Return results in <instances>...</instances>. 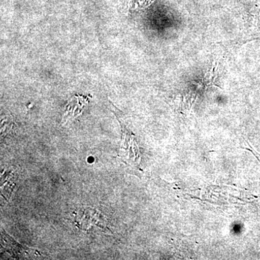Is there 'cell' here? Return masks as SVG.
<instances>
[{
	"mask_svg": "<svg viewBox=\"0 0 260 260\" xmlns=\"http://www.w3.org/2000/svg\"><path fill=\"white\" fill-rule=\"evenodd\" d=\"M121 124L122 132V140H121V149L120 157L124 158L126 164L130 162V160L137 162L138 157V146L135 143L134 135L127 129L125 124L118 119Z\"/></svg>",
	"mask_w": 260,
	"mask_h": 260,
	"instance_id": "1",
	"label": "cell"
},
{
	"mask_svg": "<svg viewBox=\"0 0 260 260\" xmlns=\"http://www.w3.org/2000/svg\"><path fill=\"white\" fill-rule=\"evenodd\" d=\"M5 231L2 230V244L7 249L8 253L15 256L18 259H25V258H32V256L41 255L39 251L34 250L31 248L25 247L20 245L18 243L13 240L10 236L7 235Z\"/></svg>",
	"mask_w": 260,
	"mask_h": 260,
	"instance_id": "2",
	"label": "cell"
},
{
	"mask_svg": "<svg viewBox=\"0 0 260 260\" xmlns=\"http://www.w3.org/2000/svg\"><path fill=\"white\" fill-rule=\"evenodd\" d=\"M87 101L83 97H76V99H72L68 103L66 112L64 116V120L67 121L70 118L75 117L83 112V108L87 104Z\"/></svg>",
	"mask_w": 260,
	"mask_h": 260,
	"instance_id": "3",
	"label": "cell"
},
{
	"mask_svg": "<svg viewBox=\"0 0 260 260\" xmlns=\"http://www.w3.org/2000/svg\"><path fill=\"white\" fill-rule=\"evenodd\" d=\"M15 178L13 174H10L8 175L7 180H2V191L4 193V197L6 195V193H9V196L11 195V193L14 191L15 186Z\"/></svg>",
	"mask_w": 260,
	"mask_h": 260,
	"instance_id": "4",
	"label": "cell"
},
{
	"mask_svg": "<svg viewBox=\"0 0 260 260\" xmlns=\"http://www.w3.org/2000/svg\"><path fill=\"white\" fill-rule=\"evenodd\" d=\"M245 149H246V150H249V151H251V153L254 154V155H255L256 158L258 159V160H259V161L260 162V154L259 153H256V152L254 151V150H253V149H251V148H245Z\"/></svg>",
	"mask_w": 260,
	"mask_h": 260,
	"instance_id": "5",
	"label": "cell"
}]
</instances>
